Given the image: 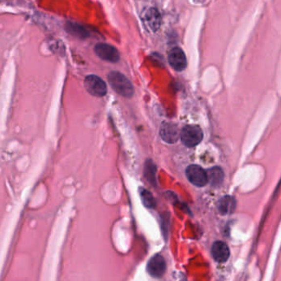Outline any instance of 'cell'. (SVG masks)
Returning <instances> with one entry per match:
<instances>
[{
  "mask_svg": "<svg viewBox=\"0 0 281 281\" xmlns=\"http://www.w3.org/2000/svg\"><path fill=\"white\" fill-rule=\"evenodd\" d=\"M168 61L174 70L183 71L187 67V58L183 49L179 47H174L171 49L168 55Z\"/></svg>",
  "mask_w": 281,
  "mask_h": 281,
  "instance_id": "7",
  "label": "cell"
},
{
  "mask_svg": "<svg viewBox=\"0 0 281 281\" xmlns=\"http://www.w3.org/2000/svg\"><path fill=\"white\" fill-rule=\"evenodd\" d=\"M143 21L147 27L152 31H157L161 24V17L159 11L155 8H150L146 11L143 16Z\"/></svg>",
  "mask_w": 281,
  "mask_h": 281,
  "instance_id": "11",
  "label": "cell"
},
{
  "mask_svg": "<svg viewBox=\"0 0 281 281\" xmlns=\"http://www.w3.org/2000/svg\"><path fill=\"white\" fill-rule=\"evenodd\" d=\"M94 51L100 59L107 62L117 63L120 60L119 50L110 45L98 43L94 47Z\"/></svg>",
  "mask_w": 281,
  "mask_h": 281,
  "instance_id": "5",
  "label": "cell"
},
{
  "mask_svg": "<svg viewBox=\"0 0 281 281\" xmlns=\"http://www.w3.org/2000/svg\"><path fill=\"white\" fill-rule=\"evenodd\" d=\"M236 209V201L235 199L230 195H226L222 197L218 203V210L219 213L225 215L232 213Z\"/></svg>",
  "mask_w": 281,
  "mask_h": 281,
  "instance_id": "13",
  "label": "cell"
},
{
  "mask_svg": "<svg viewBox=\"0 0 281 281\" xmlns=\"http://www.w3.org/2000/svg\"><path fill=\"white\" fill-rule=\"evenodd\" d=\"M207 173L208 182L214 187L220 185L224 180V172L220 167H212L207 171Z\"/></svg>",
  "mask_w": 281,
  "mask_h": 281,
  "instance_id": "14",
  "label": "cell"
},
{
  "mask_svg": "<svg viewBox=\"0 0 281 281\" xmlns=\"http://www.w3.org/2000/svg\"><path fill=\"white\" fill-rule=\"evenodd\" d=\"M84 86L86 91L92 96H104L107 94V85L98 76L90 74L86 77Z\"/></svg>",
  "mask_w": 281,
  "mask_h": 281,
  "instance_id": "4",
  "label": "cell"
},
{
  "mask_svg": "<svg viewBox=\"0 0 281 281\" xmlns=\"http://www.w3.org/2000/svg\"><path fill=\"white\" fill-rule=\"evenodd\" d=\"M22 197L18 194L10 176L0 163V243L3 233L16 211L20 207Z\"/></svg>",
  "mask_w": 281,
  "mask_h": 281,
  "instance_id": "1",
  "label": "cell"
},
{
  "mask_svg": "<svg viewBox=\"0 0 281 281\" xmlns=\"http://www.w3.org/2000/svg\"><path fill=\"white\" fill-rule=\"evenodd\" d=\"M141 198H142V202L145 206L148 208H154L155 206V201L153 197L152 194L150 192L149 190H145L144 188H142L140 190Z\"/></svg>",
  "mask_w": 281,
  "mask_h": 281,
  "instance_id": "15",
  "label": "cell"
},
{
  "mask_svg": "<svg viewBox=\"0 0 281 281\" xmlns=\"http://www.w3.org/2000/svg\"><path fill=\"white\" fill-rule=\"evenodd\" d=\"M147 271L154 278H160L166 271V262L161 255H155L151 258L147 264Z\"/></svg>",
  "mask_w": 281,
  "mask_h": 281,
  "instance_id": "8",
  "label": "cell"
},
{
  "mask_svg": "<svg viewBox=\"0 0 281 281\" xmlns=\"http://www.w3.org/2000/svg\"><path fill=\"white\" fill-rule=\"evenodd\" d=\"M203 139V132L198 125L184 126L180 132V140L184 145L193 148L201 143Z\"/></svg>",
  "mask_w": 281,
  "mask_h": 281,
  "instance_id": "3",
  "label": "cell"
},
{
  "mask_svg": "<svg viewBox=\"0 0 281 281\" xmlns=\"http://www.w3.org/2000/svg\"><path fill=\"white\" fill-rule=\"evenodd\" d=\"M186 175L189 182L198 187H202L208 183L207 173L198 165H190L186 170Z\"/></svg>",
  "mask_w": 281,
  "mask_h": 281,
  "instance_id": "6",
  "label": "cell"
},
{
  "mask_svg": "<svg viewBox=\"0 0 281 281\" xmlns=\"http://www.w3.org/2000/svg\"><path fill=\"white\" fill-rule=\"evenodd\" d=\"M108 82L111 88L119 95L124 97H132L133 96L134 89L132 83L120 72L112 71L108 73Z\"/></svg>",
  "mask_w": 281,
  "mask_h": 281,
  "instance_id": "2",
  "label": "cell"
},
{
  "mask_svg": "<svg viewBox=\"0 0 281 281\" xmlns=\"http://www.w3.org/2000/svg\"><path fill=\"white\" fill-rule=\"evenodd\" d=\"M160 135L163 140L169 143H174L180 137L178 126L172 123H164L160 127Z\"/></svg>",
  "mask_w": 281,
  "mask_h": 281,
  "instance_id": "9",
  "label": "cell"
},
{
  "mask_svg": "<svg viewBox=\"0 0 281 281\" xmlns=\"http://www.w3.org/2000/svg\"><path fill=\"white\" fill-rule=\"evenodd\" d=\"M212 255L217 262L224 263L230 258V253L226 243L221 241H216L212 245Z\"/></svg>",
  "mask_w": 281,
  "mask_h": 281,
  "instance_id": "10",
  "label": "cell"
},
{
  "mask_svg": "<svg viewBox=\"0 0 281 281\" xmlns=\"http://www.w3.org/2000/svg\"><path fill=\"white\" fill-rule=\"evenodd\" d=\"M65 30L72 37L80 40H85L90 37V32L85 26L72 22H67L65 25Z\"/></svg>",
  "mask_w": 281,
  "mask_h": 281,
  "instance_id": "12",
  "label": "cell"
},
{
  "mask_svg": "<svg viewBox=\"0 0 281 281\" xmlns=\"http://www.w3.org/2000/svg\"><path fill=\"white\" fill-rule=\"evenodd\" d=\"M145 172H146V177L147 179L149 180L151 183H155V165L152 164V162H147L145 167Z\"/></svg>",
  "mask_w": 281,
  "mask_h": 281,
  "instance_id": "16",
  "label": "cell"
}]
</instances>
